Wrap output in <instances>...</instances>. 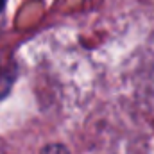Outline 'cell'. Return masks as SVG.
Listing matches in <instances>:
<instances>
[{
  "label": "cell",
  "instance_id": "1",
  "mask_svg": "<svg viewBox=\"0 0 154 154\" xmlns=\"http://www.w3.org/2000/svg\"><path fill=\"white\" fill-rule=\"evenodd\" d=\"M41 154H68V151L63 145H48V147L43 149Z\"/></svg>",
  "mask_w": 154,
  "mask_h": 154
},
{
  "label": "cell",
  "instance_id": "2",
  "mask_svg": "<svg viewBox=\"0 0 154 154\" xmlns=\"http://www.w3.org/2000/svg\"><path fill=\"white\" fill-rule=\"evenodd\" d=\"M4 4H5V0H0V11H2V7H4Z\"/></svg>",
  "mask_w": 154,
  "mask_h": 154
}]
</instances>
